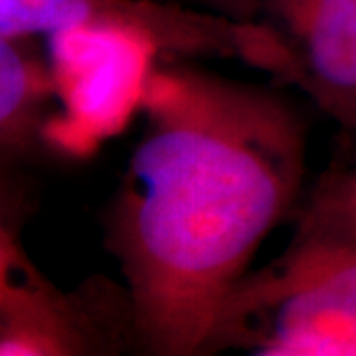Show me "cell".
Returning <instances> with one entry per match:
<instances>
[{
	"label": "cell",
	"instance_id": "obj_4",
	"mask_svg": "<svg viewBox=\"0 0 356 356\" xmlns=\"http://www.w3.org/2000/svg\"><path fill=\"white\" fill-rule=\"evenodd\" d=\"M133 343L139 346L125 285L99 281L64 291L34 266L13 228L2 224L0 355H115Z\"/></svg>",
	"mask_w": 356,
	"mask_h": 356
},
{
	"label": "cell",
	"instance_id": "obj_1",
	"mask_svg": "<svg viewBox=\"0 0 356 356\" xmlns=\"http://www.w3.org/2000/svg\"><path fill=\"white\" fill-rule=\"evenodd\" d=\"M140 107L105 245L139 348L208 355L229 293L299 196L307 127L277 93L191 65L151 72Z\"/></svg>",
	"mask_w": 356,
	"mask_h": 356
},
{
	"label": "cell",
	"instance_id": "obj_3",
	"mask_svg": "<svg viewBox=\"0 0 356 356\" xmlns=\"http://www.w3.org/2000/svg\"><path fill=\"white\" fill-rule=\"evenodd\" d=\"M103 30L182 58H224L289 83V62L259 26L156 0H0V38Z\"/></svg>",
	"mask_w": 356,
	"mask_h": 356
},
{
	"label": "cell",
	"instance_id": "obj_2",
	"mask_svg": "<svg viewBox=\"0 0 356 356\" xmlns=\"http://www.w3.org/2000/svg\"><path fill=\"white\" fill-rule=\"evenodd\" d=\"M222 348L356 356V232L299 218L289 248L229 293L208 355Z\"/></svg>",
	"mask_w": 356,
	"mask_h": 356
},
{
	"label": "cell",
	"instance_id": "obj_6",
	"mask_svg": "<svg viewBox=\"0 0 356 356\" xmlns=\"http://www.w3.org/2000/svg\"><path fill=\"white\" fill-rule=\"evenodd\" d=\"M58 93L54 67L34 38H0V147L2 156H22L40 140L42 119Z\"/></svg>",
	"mask_w": 356,
	"mask_h": 356
},
{
	"label": "cell",
	"instance_id": "obj_7",
	"mask_svg": "<svg viewBox=\"0 0 356 356\" xmlns=\"http://www.w3.org/2000/svg\"><path fill=\"white\" fill-rule=\"evenodd\" d=\"M301 216L356 232V156L318 180Z\"/></svg>",
	"mask_w": 356,
	"mask_h": 356
},
{
	"label": "cell",
	"instance_id": "obj_5",
	"mask_svg": "<svg viewBox=\"0 0 356 356\" xmlns=\"http://www.w3.org/2000/svg\"><path fill=\"white\" fill-rule=\"evenodd\" d=\"M259 26L289 62V83L343 129L356 131V0H200Z\"/></svg>",
	"mask_w": 356,
	"mask_h": 356
}]
</instances>
